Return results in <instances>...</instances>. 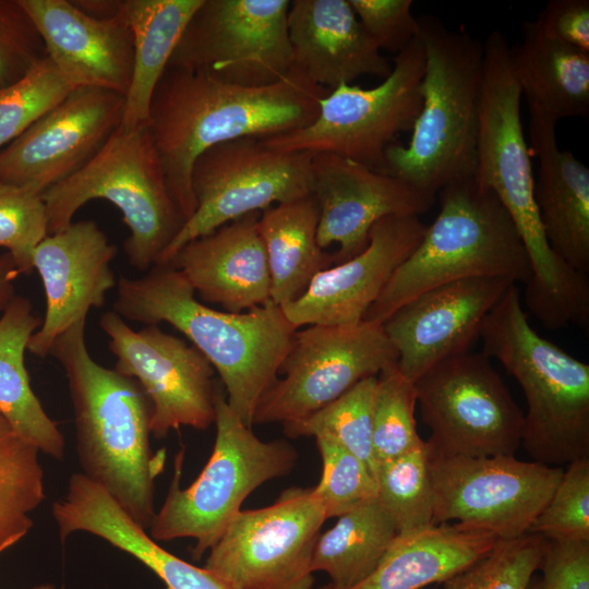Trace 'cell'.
Here are the masks:
<instances>
[{
	"label": "cell",
	"instance_id": "cell-25",
	"mask_svg": "<svg viewBox=\"0 0 589 589\" xmlns=\"http://www.w3.org/2000/svg\"><path fill=\"white\" fill-rule=\"evenodd\" d=\"M292 68L311 83L333 91L372 75L387 77L393 64L382 56L348 0H294L288 11Z\"/></svg>",
	"mask_w": 589,
	"mask_h": 589
},
{
	"label": "cell",
	"instance_id": "cell-28",
	"mask_svg": "<svg viewBox=\"0 0 589 589\" xmlns=\"http://www.w3.org/2000/svg\"><path fill=\"white\" fill-rule=\"evenodd\" d=\"M498 539L459 522L430 525L398 533L374 568L347 589H423L443 584L482 557ZM316 589H336L325 584Z\"/></svg>",
	"mask_w": 589,
	"mask_h": 589
},
{
	"label": "cell",
	"instance_id": "cell-22",
	"mask_svg": "<svg viewBox=\"0 0 589 589\" xmlns=\"http://www.w3.org/2000/svg\"><path fill=\"white\" fill-rule=\"evenodd\" d=\"M117 252L94 220L73 221L35 248L33 266L43 281L46 311L27 345L32 354L48 357L58 336L104 305L117 285L111 268Z\"/></svg>",
	"mask_w": 589,
	"mask_h": 589
},
{
	"label": "cell",
	"instance_id": "cell-18",
	"mask_svg": "<svg viewBox=\"0 0 589 589\" xmlns=\"http://www.w3.org/2000/svg\"><path fill=\"white\" fill-rule=\"evenodd\" d=\"M124 103L107 89L72 91L0 151V182L43 195L99 151L120 125Z\"/></svg>",
	"mask_w": 589,
	"mask_h": 589
},
{
	"label": "cell",
	"instance_id": "cell-50",
	"mask_svg": "<svg viewBox=\"0 0 589 589\" xmlns=\"http://www.w3.org/2000/svg\"><path fill=\"white\" fill-rule=\"evenodd\" d=\"M31 589H55L52 585L50 584H44V585H38V586H35Z\"/></svg>",
	"mask_w": 589,
	"mask_h": 589
},
{
	"label": "cell",
	"instance_id": "cell-2",
	"mask_svg": "<svg viewBox=\"0 0 589 589\" xmlns=\"http://www.w3.org/2000/svg\"><path fill=\"white\" fill-rule=\"evenodd\" d=\"M113 311L146 325L164 322L183 334L218 373L230 409L250 428L297 330L272 300L240 313L201 303L170 264H155L139 278L119 277Z\"/></svg>",
	"mask_w": 589,
	"mask_h": 589
},
{
	"label": "cell",
	"instance_id": "cell-3",
	"mask_svg": "<svg viewBox=\"0 0 589 589\" xmlns=\"http://www.w3.org/2000/svg\"><path fill=\"white\" fill-rule=\"evenodd\" d=\"M521 91L510 63V46L500 31L483 43V81L473 178L502 202L525 244L531 276L524 303L541 318L576 311L589 293L588 277L551 250L534 200L531 153L521 116Z\"/></svg>",
	"mask_w": 589,
	"mask_h": 589
},
{
	"label": "cell",
	"instance_id": "cell-46",
	"mask_svg": "<svg viewBox=\"0 0 589 589\" xmlns=\"http://www.w3.org/2000/svg\"><path fill=\"white\" fill-rule=\"evenodd\" d=\"M534 21L546 36L589 52L588 0H550Z\"/></svg>",
	"mask_w": 589,
	"mask_h": 589
},
{
	"label": "cell",
	"instance_id": "cell-40",
	"mask_svg": "<svg viewBox=\"0 0 589 589\" xmlns=\"http://www.w3.org/2000/svg\"><path fill=\"white\" fill-rule=\"evenodd\" d=\"M315 441L323 471L313 490L327 519L339 517L377 496L375 477L360 458L330 437L317 436Z\"/></svg>",
	"mask_w": 589,
	"mask_h": 589
},
{
	"label": "cell",
	"instance_id": "cell-35",
	"mask_svg": "<svg viewBox=\"0 0 589 589\" xmlns=\"http://www.w3.org/2000/svg\"><path fill=\"white\" fill-rule=\"evenodd\" d=\"M377 376L366 377L314 413L283 423L289 437L327 436L360 458L375 477L372 430Z\"/></svg>",
	"mask_w": 589,
	"mask_h": 589
},
{
	"label": "cell",
	"instance_id": "cell-39",
	"mask_svg": "<svg viewBox=\"0 0 589 589\" xmlns=\"http://www.w3.org/2000/svg\"><path fill=\"white\" fill-rule=\"evenodd\" d=\"M71 88L46 56L20 81L0 91V151L50 111Z\"/></svg>",
	"mask_w": 589,
	"mask_h": 589
},
{
	"label": "cell",
	"instance_id": "cell-14",
	"mask_svg": "<svg viewBox=\"0 0 589 589\" xmlns=\"http://www.w3.org/2000/svg\"><path fill=\"white\" fill-rule=\"evenodd\" d=\"M397 364L382 324L308 325L293 334L276 378L262 395L253 424L290 422L333 402L360 381Z\"/></svg>",
	"mask_w": 589,
	"mask_h": 589
},
{
	"label": "cell",
	"instance_id": "cell-13",
	"mask_svg": "<svg viewBox=\"0 0 589 589\" xmlns=\"http://www.w3.org/2000/svg\"><path fill=\"white\" fill-rule=\"evenodd\" d=\"M327 519L313 488L240 510L211 548L205 568L235 589H314L312 555Z\"/></svg>",
	"mask_w": 589,
	"mask_h": 589
},
{
	"label": "cell",
	"instance_id": "cell-26",
	"mask_svg": "<svg viewBox=\"0 0 589 589\" xmlns=\"http://www.w3.org/2000/svg\"><path fill=\"white\" fill-rule=\"evenodd\" d=\"M52 516L62 541L79 531L99 537L143 563L166 589H235L205 567L161 548L109 493L83 473L70 477L65 495L52 505Z\"/></svg>",
	"mask_w": 589,
	"mask_h": 589
},
{
	"label": "cell",
	"instance_id": "cell-33",
	"mask_svg": "<svg viewBox=\"0 0 589 589\" xmlns=\"http://www.w3.org/2000/svg\"><path fill=\"white\" fill-rule=\"evenodd\" d=\"M397 536L387 512L377 497L372 498L339 516L318 536L312 570L326 573L336 589L350 588L374 570Z\"/></svg>",
	"mask_w": 589,
	"mask_h": 589
},
{
	"label": "cell",
	"instance_id": "cell-29",
	"mask_svg": "<svg viewBox=\"0 0 589 589\" xmlns=\"http://www.w3.org/2000/svg\"><path fill=\"white\" fill-rule=\"evenodd\" d=\"M510 63L530 113L555 123L589 113V52L546 36L525 21Z\"/></svg>",
	"mask_w": 589,
	"mask_h": 589
},
{
	"label": "cell",
	"instance_id": "cell-32",
	"mask_svg": "<svg viewBox=\"0 0 589 589\" xmlns=\"http://www.w3.org/2000/svg\"><path fill=\"white\" fill-rule=\"evenodd\" d=\"M203 0H122L133 36V70L121 125L148 124L154 91L194 12Z\"/></svg>",
	"mask_w": 589,
	"mask_h": 589
},
{
	"label": "cell",
	"instance_id": "cell-24",
	"mask_svg": "<svg viewBox=\"0 0 589 589\" xmlns=\"http://www.w3.org/2000/svg\"><path fill=\"white\" fill-rule=\"evenodd\" d=\"M259 218V212L251 213L195 238L166 264L179 269L203 301L226 312L264 305L272 300L271 273Z\"/></svg>",
	"mask_w": 589,
	"mask_h": 589
},
{
	"label": "cell",
	"instance_id": "cell-1",
	"mask_svg": "<svg viewBox=\"0 0 589 589\" xmlns=\"http://www.w3.org/2000/svg\"><path fill=\"white\" fill-rule=\"evenodd\" d=\"M329 92L294 68L261 87L167 68L154 91L147 127L168 191L184 220L195 211L191 173L203 152L231 140L303 129L316 119L320 101Z\"/></svg>",
	"mask_w": 589,
	"mask_h": 589
},
{
	"label": "cell",
	"instance_id": "cell-37",
	"mask_svg": "<svg viewBox=\"0 0 589 589\" xmlns=\"http://www.w3.org/2000/svg\"><path fill=\"white\" fill-rule=\"evenodd\" d=\"M416 405L414 384L398 371L397 365L378 374L372 430L376 466L405 454L423 441L417 432Z\"/></svg>",
	"mask_w": 589,
	"mask_h": 589
},
{
	"label": "cell",
	"instance_id": "cell-47",
	"mask_svg": "<svg viewBox=\"0 0 589 589\" xmlns=\"http://www.w3.org/2000/svg\"><path fill=\"white\" fill-rule=\"evenodd\" d=\"M20 275L12 255L9 252L0 254V312L4 311L14 299V283Z\"/></svg>",
	"mask_w": 589,
	"mask_h": 589
},
{
	"label": "cell",
	"instance_id": "cell-45",
	"mask_svg": "<svg viewBox=\"0 0 589 589\" xmlns=\"http://www.w3.org/2000/svg\"><path fill=\"white\" fill-rule=\"evenodd\" d=\"M541 589H589V541H549L539 565Z\"/></svg>",
	"mask_w": 589,
	"mask_h": 589
},
{
	"label": "cell",
	"instance_id": "cell-11",
	"mask_svg": "<svg viewBox=\"0 0 589 589\" xmlns=\"http://www.w3.org/2000/svg\"><path fill=\"white\" fill-rule=\"evenodd\" d=\"M413 384L430 453L481 457L519 448L524 413L482 351L448 358Z\"/></svg>",
	"mask_w": 589,
	"mask_h": 589
},
{
	"label": "cell",
	"instance_id": "cell-42",
	"mask_svg": "<svg viewBox=\"0 0 589 589\" xmlns=\"http://www.w3.org/2000/svg\"><path fill=\"white\" fill-rule=\"evenodd\" d=\"M47 236L43 195L0 182V247L12 255L20 274L33 272L34 250Z\"/></svg>",
	"mask_w": 589,
	"mask_h": 589
},
{
	"label": "cell",
	"instance_id": "cell-41",
	"mask_svg": "<svg viewBox=\"0 0 589 589\" xmlns=\"http://www.w3.org/2000/svg\"><path fill=\"white\" fill-rule=\"evenodd\" d=\"M528 533L549 541H589V458L567 465Z\"/></svg>",
	"mask_w": 589,
	"mask_h": 589
},
{
	"label": "cell",
	"instance_id": "cell-17",
	"mask_svg": "<svg viewBox=\"0 0 589 589\" xmlns=\"http://www.w3.org/2000/svg\"><path fill=\"white\" fill-rule=\"evenodd\" d=\"M99 326L116 358L115 370L139 382L152 404L151 434L164 438L171 430H205L214 423V368L183 338L158 325L132 329L113 310Z\"/></svg>",
	"mask_w": 589,
	"mask_h": 589
},
{
	"label": "cell",
	"instance_id": "cell-19",
	"mask_svg": "<svg viewBox=\"0 0 589 589\" xmlns=\"http://www.w3.org/2000/svg\"><path fill=\"white\" fill-rule=\"evenodd\" d=\"M502 277H473L430 289L383 323L397 352V369L414 383L440 362L469 351L482 324L506 290Z\"/></svg>",
	"mask_w": 589,
	"mask_h": 589
},
{
	"label": "cell",
	"instance_id": "cell-38",
	"mask_svg": "<svg viewBox=\"0 0 589 589\" xmlns=\"http://www.w3.org/2000/svg\"><path fill=\"white\" fill-rule=\"evenodd\" d=\"M545 539L539 534L498 540L495 545L446 581L444 589H527L539 570Z\"/></svg>",
	"mask_w": 589,
	"mask_h": 589
},
{
	"label": "cell",
	"instance_id": "cell-5",
	"mask_svg": "<svg viewBox=\"0 0 589 589\" xmlns=\"http://www.w3.org/2000/svg\"><path fill=\"white\" fill-rule=\"evenodd\" d=\"M424 50L422 105L407 145L385 152V173L433 199L473 176L483 81V44L433 15L418 17Z\"/></svg>",
	"mask_w": 589,
	"mask_h": 589
},
{
	"label": "cell",
	"instance_id": "cell-43",
	"mask_svg": "<svg viewBox=\"0 0 589 589\" xmlns=\"http://www.w3.org/2000/svg\"><path fill=\"white\" fill-rule=\"evenodd\" d=\"M43 39L20 0H0V91L45 58Z\"/></svg>",
	"mask_w": 589,
	"mask_h": 589
},
{
	"label": "cell",
	"instance_id": "cell-31",
	"mask_svg": "<svg viewBox=\"0 0 589 589\" xmlns=\"http://www.w3.org/2000/svg\"><path fill=\"white\" fill-rule=\"evenodd\" d=\"M318 209L310 194L260 213L259 232L269 273L271 299L283 306L300 298L313 278L334 265L316 240Z\"/></svg>",
	"mask_w": 589,
	"mask_h": 589
},
{
	"label": "cell",
	"instance_id": "cell-16",
	"mask_svg": "<svg viewBox=\"0 0 589 589\" xmlns=\"http://www.w3.org/2000/svg\"><path fill=\"white\" fill-rule=\"evenodd\" d=\"M429 466L433 522L464 524L498 540L528 533L564 471L515 455L466 457L429 452Z\"/></svg>",
	"mask_w": 589,
	"mask_h": 589
},
{
	"label": "cell",
	"instance_id": "cell-4",
	"mask_svg": "<svg viewBox=\"0 0 589 589\" xmlns=\"http://www.w3.org/2000/svg\"><path fill=\"white\" fill-rule=\"evenodd\" d=\"M85 324L82 320L69 327L49 352L68 378L82 473L146 530L166 456L165 450L153 455L151 448L152 404L136 380L94 360Z\"/></svg>",
	"mask_w": 589,
	"mask_h": 589
},
{
	"label": "cell",
	"instance_id": "cell-21",
	"mask_svg": "<svg viewBox=\"0 0 589 589\" xmlns=\"http://www.w3.org/2000/svg\"><path fill=\"white\" fill-rule=\"evenodd\" d=\"M425 229L426 225L416 215L382 218L372 227L366 248L320 272L300 298L281 306L285 316L296 328L362 322Z\"/></svg>",
	"mask_w": 589,
	"mask_h": 589
},
{
	"label": "cell",
	"instance_id": "cell-12",
	"mask_svg": "<svg viewBox=\"0 0 589 589\" xmlns=\"http://www.w3.org/2000/svg\"><path fill=\"white\" fill-rule=\"evenodd\" d=\"M312 156L274 149L260 137L231 140L203 152L191 173L195 211L156 264L168 263L189 241L235 219L310 195Z\"/></svg>",
	"mask_w": 589,
	"mask_h": 589
},
{
	"label": "cell",
	"instance_id": "cell-34",
	"mask_svg": "<svg viewBox=\"0 0 589 589\" xmlns=\"http://www.w3.org/2000/svg\"><path fill=\"white\" fill-rule=\"evenodd\" d=\"M39 453L0 413V554L28 533L46 497Z\"/></svg>",
	"mask_w": 589,
	"mask_h": 589
},
{
	"label": "cell",
	"instance_id": "cell-23",
	"mask_svg": "<svg viewBox=\"0 0 589 589\" xmlns=\"http://www.w3.org/2000/svg\"><path fill=\"white\" fill-rule=\"evenodd\" d=\"M46 55L71 88H101L125 96L133 70V36L121 11L95 19L72 0H20Z\"/></svg>",
	"mask_w": 589,
	"mask_h": 589
},
{
	"label": "cell",
	"instance_id": "cell-9",
	"mask_svg": "<svg viewBox=\"0 0 589 589\" xmlns=\"http://www.w3.org/2000/svg\"><path fill=\"white\" fill-rule=\"evenodd\" d=\"M214 423L216 438L207 464L191 485L181 489L183 450L177 454L167 496L148 528L156 542L193 539L195 560L219 540L250 493L289 473L298 458L284 440H260L230 409L218 386Z\"/></svg>",
	"mask_w": 589,
	"mask_h": 589
},
{
	"label": "cell",
	"instance_id": "cell-27",
	"mask_svg": "<svg viewBox=\"0 0 589 589\" xmlns=\"http://www.w3.org/2000/svg\"><path fill=\"white\" fill-rule=\"evenodd\" d=\"M530 153L538 159L534 200L551 250L579 274L589 273V169L558 147L556 123L529 118Z\"/></svg>",
	"mask_w": 589,
	"mask_h": 589
},
{
	"label": "cell",
	"instance_id": "cell-44",
	"mask_svg": "<svg viewBox=\"0 0 589 589\" xmlns=\"http://www.w3.org/2000/svg\"><path fill=\"white\" fill-rule=\"evenodd\" d=\"M359 22L380 50L399 53L418 36L412 0H348Z\"/></svg>",
	"mask_w": 589,
	"mask_h": 589
},
{
	"label": "cell",
	"instance_id": "cell-7",
	"mask_svg": "<svg viewBox=\"0 0 589 589\" xmlns=\"http://www.w3.org/2000/svg\"><path fill=\"white\" fill-rule=\"evenodd\" d=\"M482 352L518 382L527 400L520 445L551 467L589 458V365L530 325L517 285L485 317Z\"/></svg>",
	"mask_w": 589,
	"mask_h": 589
},
{
	"label": "cell",
	"instance_id": "cell-36",
	"mask_svg": "<svg viewBox=\"0 0 589 589\" xmlns=\"http://www.w3.org/2000/svg\"><path fill=\"white\" fill-rule=\"evenodd\" d=\"M377 500L398 533L435 525L433 489L425 441L405 454L376 466Z\"/></svg>",
	"mask_w": 589,
	"mask_h": 589
},
{
	"label": "cell",
	"instance_id": "cell-30",
	"mask_svg": "<svg viewBox=\"0 0 589 589\" xmlns=\"http://www.w3.org/2000/svg\"><path fill=\"white\" fill-rule=\"evenodd\" d=\"M40 325L32 302L22 296H15L0 317V413L40 453L62 459L63 434L35 395L24 360L28 341Z\"/></svg>",
	"mask_w": 589,
	"mask_h": 589
},
{
	"label": "cell",
	"instance_id": "cell-6",
	"mask_svg": "<svg viewBox=\"0 0 589 589\" xmlns=\"http://www.w3.org/2000/svg\"><path fill=\"white\" fill-rule=\"evenodd\" d=\"M440 213L397 267L363 321L382 324L417 296L453 281L502 277L526 285L531 267L525 244L496 194L473 176L437 193Z\"/></svg>",
	"mask_w": 589,
	"mask_h": 589
},
{
	"label": "cell",
	"instance_id": "cell-15",
	"mask_svg": "<svg viewBox=\"0 0 589 589\" xmlns=\"http://www.w3.org/2000/svg\"><path fill=\"white\" fill-rule=\"evenodd\" d=\"M289 7V0H203L167 68L247 87L276 83L293 64Z\"/></svg>",
	"mask_w": 589,
	"mask_h": 589
},
{
	"label": "cell",
	"instance_id": "cell-8",
	"mask_svg": "<svg viewBox=\"0 0 589 589\" xmlns=\"http://www.w3.org/2000/svg\"><path fill=\"white\" fill-rule=\"evenodd\" d=\"M43 200L48 235L70 226L89 201L111 203L130 231L123 242L128 262L140 272L158 262L185 221L168 191L147 124H120L84 166L45 191Z\"/></svg>",
	"mask_w": 589,
	"mask_h": 589
},
{
	"label": "cell",
	"instance_id": "cell-48",
	"mask_svg": "<svg viewBox=\"0 0 589 589\" xmlns=\"http://www.w3.org/2000/svg\"><path fill=\"white\" fill-rule=\"evenodd\" d=\"M85 14L95 19H111L122 11V0H72Z\"/></svg>",
	"mask_w": 589,
	"mask_h": 589
},
{
	"label": "cell",
	"instance_id": "cell-10",
	"mask_svg": "<svg viewBox=\"0 0 589 589\" xmlns=\"http://www.w3.org/2000/svg\"><path fill=\"white\" fill-rule=\"evenodd\" d=\"M424 50L418 36L393 59L392 72L372 88L344 84L320 101L316 119L303 129L262 139L274 148L338 155L384 171L385 152L412 129L422 105Z\"/></svg>",
	"mask_w": 589,
	"mask_h": 589
},
{
	"label": "cell",
	"instance_id": "cell-20",
	"mask_svg": "<svg viewBox=\"0 0 589 589\" xmlns=\"http://www.w3.org/2000/svg\"><path fill=\"white\" fill-rule=\"evenodd\" d=\"M311 195L318 209L316 240L322 249L336 243L334 265L362 252L378 220L392 215L420 216L434 200L407 183L351 159L313 154Z\"/></svg>",
	"mask_w": 589,
	"mask_h": 589
},
{
	"label": "cell",
	"instance_id": "cell-49",
	"mask_svg": "<svg viewBox=\"0 0 589 589\" xmlns=\"http://www.w3.org/2000/svg\"><path fill=\"white\" fill-rule=\"evenodd\" d=\"M527 589H541L540 578L533 576Z\"/></svg>",
	"mask_w": 589,
	"mask_h": 589
}]
</instances>
